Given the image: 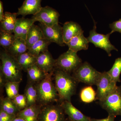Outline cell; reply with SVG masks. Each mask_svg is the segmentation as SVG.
<instances>
[{"label":"cell","instance_id":"cell-16","mask_svg":"<svg viewBox=\"0 0 121 121\" xmlns=\"http://www.w3.org/2000/svg\"><path fill=\"white\" fill-rule=\"evenodd\" d=\"M63 38L65 44L72 38L83 33L81 26L76 22L69 21L64 24L62 27Z\"/></svg>","mask_w":121,"mask_h":121},{"label":"cell","instance_id":"cell-14","mask_svg":"<svg viewBox=\"0 0 121 121\" xmlns=\"http://www.w3.org/2000/svg\"><path fill=\"white\" fill-rule=\"evenodd\" d=\"M35 22L32 18L29 19L24 17L17 18L13 33L15 37L25 40L29 29Z\"/></svg>","mask_w":121,"mask_h":121},{"label":"cell","instance_id":"cell-34","mask_svg":"<svg viewBox=\"0 0 121 121\" xmlns=\"http://www.w3.org/2000/svg\"><path fill=\"white\" fill-rule=\"evenodd\" d=\"M7 82L5 78L3 75V74L0 72V87L1 91L4 87L5 84Z\"/></svg>","mask_w":121,"mask_h":121},{"label":"cell","instance_id":"cell-38","mask_svg":"<svg viewBox=\"0 0 121 121\" xmlns=\"http://www.w3.org/2000/svg\"><path fill=\"white\" fill-rule=\"evenodd\" d=\"M71 121V120H70V119H69V121Z\"/></svg>","mask_w":121,"mask_h":121},{"label":"cell","instance_id":"cell-36","mask_svg":"<svg viewBox=\"0 0 121 121\" xmlns=\"http://www.w3.org/2000/svg\"><path fill=\"white\" fill-rule=\"evenodd\" d=\"M4 8H3V3L1 1H0V21L2 20L4 15Z\"/></svg>","mask_w":121,"mask_h":121},{"label":"cell","instance_id":"cell-37","mask_svg":"<svg viewBox=\"0 0 121 121\" xmlns=\"http://www.w3.org/2000/svg\"><path fill=\"white\" fill-rule=\"evenodd\" d=\"M12 121H25L21 117H16Z\"/></svg>","mask_w":121,"mask_h":121},{"label":"cell","instance_id":"cell-3","mask_svg":"<svg viewBox=\"0 0 121 121\" xmlns=\"http://www.w3.org/2000/svg\"><path fill=\"white\" fill-rule=\"evenodd\" d=\"M0 72L7 82H21L23 70L16 58L4 50L0 51Z\"/></svg>","mask_w":121,"mask_h":121},{"label":"cell","instance_id":"cell-21","mask_svg":"<svg viewBox=\"0 0 121 121\" xmlns=\"http://www.w3.org/2000/svg\"><path fill=\"white\" fill-rule=\"evenodd\" d=\"M23 71L27 72L29 69L36 64L37 58L28 52L15 57Z\"/></svg>","mask_w":121,"mask_h":121},{"label":"cell","instance_id":"cell-1","mask_svg":"<svg viewBox=\"0 0 121 121\" xmlns=\"http://www.w3.org/2000/svg\"><path fill=\"white\" fill-rule=\"evenodd\" d=\"M54 75L60 100L71 102V97L75 94L78 82L70 74L57 68H55Z\"/></svg>","mask_w":121,"mask_h":121},{"label":"cell","instance_id":"cell-8","mask_svg":"<svg viewBox=\"0 0 121 121\" xmlns=\"http://www.w3.org/2000/svg\"><path fill=\"white\" fill-rule=\"evenodd\" d=\"M65 113L60 104L42 106L38 121H66Z\"/></svg>","mask_w":121,"mask_h":121},{"label":"cell","instance_id":"cell-22","mask_svg":"<svg viewBox=\"0 0 121 121\" xmlns=\"http://www.w3.org/2000/svg\"><path fill=\"white\" fill-rule=\"evenodd\" d=\"M28 51V48L25 40L21 38H16L11 47L6 51L11 55L16 57L27 52Z\"/></svg>","mask_w":121,"mask_h":121},{"label":"cell","instance_id":"cell-35","mask_svg":"<svg viewBox=\"0 0 121 121\" xmlns=\"http://www.w3.org/2000/svg\"><path fill=\"white\" fill-rule=\"evenodd\" d=\"M115 117L112 115H109L107 117L104 119H96L94 118H91V121H115Z\"/></svg>","mask_w":121,"mask_h":121},{"label":"cell","instance_id":"cell-23","mask_svg":"<svg viewBox=\"0 0 121 121\" xmlns=\"http://www.w3.org/2000/svg\"><path fill=\"white\" fill-rule=\"evenodd\" d=\"M27 72L28 82L35 84L43 79L48 74L41 70L36 64L30 68Z\"/></svg>","mask_w":121,"mask_h":121},{"label":"cell","instance_id":"cell-4","mask_svg":"<svg viewBox=\"0 0 121 121\" xmlns=\"http://www.w3.org/2000/svg\"><path fill=\"white\" fill-rule=\"evenodd\" d=\"M101 73L86 62L82 63L73 72L72 76L77 82L91 86L96 85Z\"/></svg>","mask_w":121,"mask_h":121},{"label":"cell","instance_id":"cell-6","mask_svg":"<svg viewBox=\"0 0 121 121\" xmlns=\"http://www.w3.org/2000/svg\"><path fill=\"white\" fill-rule=\"evenodd\" d=\"M102 108L109 115L121 116V85L117 86L103 100L99 101Z\"/></svg>","mask_w":121,"mask_h":121},{"label":"cell","instance_id":"cell-18","mask_svg":"<svg viewBox=\"0 0 121 121\" xmlns=\"http://www.w3.org/2000/svg\"><path fill=\"white\" fill-rule=\"evenodd\" d=\"M44 38H45L40 27L33 24L29 29L25 40L28 50L34 44Z\"/></svg>","mask_w":121,"mask_h":121},{"label":"cell","instance_id":"cell-9","mask_svg":"<svg viewBox=\"0 0 121 121\" xmlns=\"http://www.w3.org/2000/svg\"><path fill=\"white\" fill-rule=\"evenodd\" d=\"M96 85L97 87L96 99L99 101L103 100L117 86V83L106 72L101 73Z\"/></svg>","mask_w":121,"mask_h":121},{"label":"cell","instance_id":"cell-31","mask_svg":"<svg viewBox=\"0 0 121 121\" xmlns=\"http://www.w3.org/2000/svg\"><path fill=\"white\" fill-rule=\"evenodd\" d=\"M12 99L20 111L27 107L26 97L24 94H19Z\"/></svg>","mask_w":121,"mask_h":121},{"label":"cell","instance_id":"cell-5","mask_svg":"<svg viewBox=\"0 0 121 121\" xmlns=\"http://www.w3.org/2000/svg\"><path fill=\"white\" fill-rule=\"evenodd\" d=\"M82 63V61L77 55V52L69 49L56 59L55 68L70 74Z\"/></svg>","mask_w":121,"mask_h":121},{"label":"cell","instance_id":"cell-17","mask_svg":"<svg viewBox=\"0 0 121 121\" xmlns=\"http://www.w3.org/2000/svg\"><path fill=\"white\" fill-rule=\"evenodd\" d=\"M42 106L38 104L26 107L20 111L16 117H21L25 121H38Z\"/></svg>","mask_w":121,"mask_h":121},{"label":"cell","instance_id":"cell-29","mask_svg":"<svg viewBox=\"0 0 121 121\" xmlns=\"http://www.w3.org/2000/svg\"><path fill=\"white\" fill-rule=\"evenodd\" d=\"M96 93L91 86L84 87L82 90L80 94L82 101L85 103H90L96 99Z\"/></svg>","mask_w":121,"mask_h":121},{"label":"cell","instance_id":"cell-13","mask_svg":"<svg viewBox=\"0 0 121 121\" xmlns=\"http://www.w3.org/2000/svg\"><path fill=\"white\" fill-rule=\"evenodd\" d=\"M65 114L69 119L72 121H91L90 118L84 115L80 111L75 108L71 102L65 101L60 104Z\"/></svg>","mask_w":121,"mask_h":121},{"label":"cell","instance_id":"cell-11","mask_svg":"<svg viewBox=\"0 0 121 121\" xmlns=\"http://www.w3.org/2000/svg\"><path fill=\"white\" fill-rule=\"evenodd\" d=\"M38 25L43 31L45 39L60 46H65L66 44L63 38L62 27L59 24L52 26H48L39 23Z\"/></svg>","mask_w":121,"mask_h":121},{"label":"cell","instance_id":"cell-33","mask_svg":"<svg viewBox=\"0 0 121 121\" xmlns=\"http://www.w3.org/2000/svg\"><path fill=\"white\" fill-rule=\"evenodd\" d=\"M16 117L15 115L9 114L0 110V121H12Z\"/></svg>","mask_w":121,"mask_h":121},{"label":"cell","instance_id":"cell-39","mask_svg":"<svg viewBox=\"0 0 121 121\" xmlns=\"http://www.w3.org/2000/svg\"></svg>","mask_w":121,"mask_h":121},{"label":"cell","instance_id":"cell-28","mask_svg":"<svg viewBox=\"0 0 121 121\" xmlns=\"http://www.w3.org/2000/svg\"><path fill=\"white\" fill-rule=\"evenodd\" d=\"M107 72L113 81L117 83L121 82L120 76L121 73V57L115 60L112 67Z\"/></svg>","mask_w":121,"mask_h":121},{"label":"cell","instance_id":"cell-20","mask_svg":"<svg viewBox=\"0 0 121 121\" xmlns=\"http://www.w3.org/2000/svg\"><path fill=\"white\" fill-rule=\"evenodd\" d=\"M17 16V13L5 12L0 22V30L13 33Z\"/></svg>","mask_w":121,"mask_h":121},{"label":"cell","instance_id":"cell-32","mask_svg":"<svg viewBox=\"0 0 121 121\" xmlns=\"http://www.w3.org/2000/svg\"><path fill=\"white\" fill-rule=\"evenodd\" d=\"M109 27L111 30V32L110 33L111 35L115 32L121 33V19L110 24Z\"/></svg>","mask_w":121,"mask_h":121},{"label":"cell","instance_id":"cell-19","mask_svg":"<svg viewBox=\"0 0 121 121\" xmlns=\"http://www.w3.org/2000/svg\"><path fill=\"white\" fill-rule=\"evenodd\" d=\"M83 33H80L74 37L66 44L69 49L76 52L81 50L88 49L89 42L87 38L84 37Z\"/></svg>","mask_w":121,"mask_h":121},{"label":"cell","instance_id":"cell-15","mask_svg":"<svg viewBox=\"0 0 121 121\" xmlns=\"http://www.w3.org/2000/svg\"><path fill=\"white\" fill-rule=\"evenodd\" d=\"M42 0H25L22 6L18 8L17 16L23 17L29 15H35L41 10Z\"/></svg>","mask_w":121,"mask_h":121},{"label":"cell","instance_id":"cell-24","mask_svg":"<svg viewBox=\"0 0 121 121\" xmlns=\"http://www.w3.org/2000/svg\"><path fill=\"white\" fill-rule=\"evenodd\" d=\"M24 95L27 101V107L37 104V93L35 84L28 82L25 90Z\"/></svg>","mask_w":121,"mask_h":121},{"label":"cell","instance_id":"cell-10","mask_svg":"<svg viewBox=\"0 0 121 121\" xmlns=\"http://www.w3.org/2000/svg\"><path fill=\"white\" fill-rule=\"evenodd\" d=\"M59 13L56 9L47 6L42 7L41 10L33 15L31 18L35 22L38 21L45 26H52L59 24Z\"/></svg>","mask_w":121,"mask_h":121},{"label":"cell","instance_id":"cell-12","mask_svg":"<svg viewBox=\"0 0 121 121\" xmlns=\"http://www.w3.org/2000/svg\"><path fill=\"white\" fill-rule=\"evenodd\" d=\"M36 64L46 74L54 71L56 60L53 58L48 51L41 53L37 57Z\"/></svg>","mask_w":121,"mask_h":121},{"label":"cell","instance_id":"cell-7","mask_svg":"<svg viewBox=\"0 0 121 121\" xmlns=\"http://www.w3.org/2000/svg\"><path fill=\"white\" fill-rule=\"evenodd\" d=\"M94 28L90 32V35L87 39L89 43H91L96 47L99 48L105 51L108 56H111V51L114 50L118 51L117 49L111 43L109 40L110 33L104 35L98 33L96 31V25L95 22Z\"/></svg>","mask_w":121,"mask_h":121},{"label":"cell","instance_id":"cell-30","mask_svg":"<svg viewBox=\"0 0 121 121\" xmlns=\"http://www.w3.org/2000/svg\"><path fill=\"white\" fill-rule=\"evenodd\" d=\"M20 82H7L5 86L7 97L13 99L19 94Z\"/></svg>","mask_w":121,"mask_h":121},{"label":"cell","instance_id":"cell-2","mask_svg":"<svg viewBox=\"0 0 121 121\" xmlns=\"http://www.w3.org/2000/svg\"><path fill=\"white\" fill-rule=\"evenodd\" d=\"M54 72L48 74L43 79L36 84L37 104L42 107L53 104L60 100L55 86L52 82V76Z\"/></svg>","mask_w":121,"mask_h":121},{"label":"cell","instance_id":"cell-25","mask_svg":"<svg viewBox=\"0 0 121 121\" xmlns=\"http://www.w3.org/2000/svg\"><path fill=\"white\" fill-rule=\"evenodd\" d=\"M51 43L45 38L41 39L29 48L28 52L34 56L37 57L41 53L48 51V46Z\"/></svg>","mask_w":121,"mask_h":121},{"label":"cell","instance_id":"cell-26","mask_svg":"<svg viewBox=\"0 0 121 121\" xmlns=\"http://www.w3.org/2000/svg\"><path fill=\"white\" fill-rule=\"evenodd\" d=\"M0 101V110L9 114L16 115L19 112L12 99L7 97L1 98Z\"/></svg>","mask_w":121,"mask_h":121},{"label":"cell","instance_id":"cell-27","mask_svg":"<svg viewBox=\"0 0 121 121\" xmlns=\"http://www.w3.org/2000/svg\"><path fill=\"white\" fill-rule=\"evenodd\" d=\"M16 39L15 35L13 33L0 30V44L5 51L11 47Z\"/></svg>","mask_w":121,"mask_h":121}]
</instances>
